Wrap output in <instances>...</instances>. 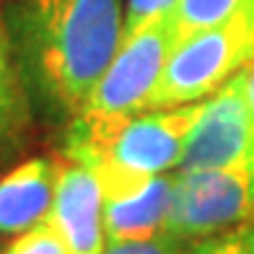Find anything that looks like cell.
Here are the masks:
<instances>
[{"mask_svg": "<svg viewBox=\"0 0 254 254\" xmlns=\"http://www.w3.org/2000/svg\"><path fill=\"white\" fill-rule=\"evenodd\" d=\"M5 21L26 91L70 120L122 42L125 0H21Z\"/></svg>", "mask_w": 254, "mask_h": 254, "instance_id": "1", "label": "cell"}, {"mask_svg": "<svg viewBox=\"0 0 254 254\" xmlns=\"http://www.w3.org/2000/svg\"><path fill=\"white\" fill-rule=\"evenodd\" d=\"M200 104L174 109H143L135 114H86L70 117L65 158L88 166L96 177L132 174L156 177L177 169Z\"/></svg>", "mask_w": 254, "mask_h": 254, "instance_id": "2", "label": "cell"}, {"mask_svg": "<svg viewBox=\"0 0 254 254\" xmlns=\"http://www.w3.org/2000/svg\"><path fill=\"white\" fill-rule=\"evenodd\" d=\"M254 60V0L223 24L174 44L145 109H174L213 96Z\"/></svg>", "mask_w": 254, "mask_h": 254, "instance_id": "3", "label": "cell"}, {"mask_svg": "<svg viewBox=\"0 0 254 254\" xmlns=\"http://www.w3.org/2000/svg\"><path fill=\"white\" fill-rule=\"evenodd\" d=\"M254 218V166L200 169L174 174V200L166 234L202 241L236 231Z\"/></svg>", "mask_w": 254, "mask_h": 254, "instance_id": "4", "label": "cell"}, {"mask_svg": "<svg viewBox=\"0 0 254 254\" xmlns=\"http://www.w3.org/2000/svg\"><path fill=\"white\" fill-rule=\"evenodd\" d=\"M174 16H158L120 42L112 63L91 88L80 112L86 114H135L143 112L164 65L177 44Z\"/></svg>", "mask_w": 254, "mask_h": 254, "instance_id": "5", "label": "cell"}, {"mask_svg": "<svg viewBox=\"0 0 254 254\" xmlns=\"http://www.w3.org/2000/svg\"><path fill=\"white\" fill-rule=\"evenodd\" d=\"M254 166V112L247 99L244 70L200 104L174 171Z\"/></svg>", "mask_w": 254, "mask_h": 254, "instance_id": "6", "label": "cell"}, {"mask_svg": "<svg viewBox=\"0 0 254 254\" xmlns=\"http://www.w3.org/2000/svg\"><path fill=\"white\" fill-rule=\"evenodd\" d=\"M96 179L104 190L107 241L151 239L166 228L174 200V174H104Z\"/></svg>", "mask_w": 254, "mask_h": 254, "instance_id": "7", "label": "cell"}, {"mask_svg": "<svg viewBox=\"0 0 254 254\" xmlns=\"http://www.w3.org/2000/svg\"><path fill=\"white\" fill-rule=\"evenodd\" d=\"M47 223L60 234L70 254H101L107 247L104 190L96 174L78 161H57V179Z\"/></svg>", "mask_w": 254, "mask_h": 254, "instance_id": "8", "label": "cell"}, {"mask_svg": "<svg viewBox=\"0 0 254 254\" xmlns=\"http://www.w3.org/2000/svg\"><path fill=\"white\" fill-rule=\"evenodd\" d=\"M57 161L29 158L0 177V234L18 236L47 221Z\"/></svg>", "mask_w": 254, "mask_h": 254, "instance_id": "9", "label": "cell"}, {"mask_svg": "<svg viewBox=\"0 0 254 254\" xmlns=\"http://www.w3.org/2000/svg\"><path fill=\"white\" fill-rule=\"evenodd\" d=\"M24 107H26V86L24 78H21L5 13L0 10V153L13 140L18 125L24 120Z\"/></svg>", "mask_w": 254, "mask_h": 254, "instance_id": "10", "label": "cell"}, {"mask_svg": "<svg viewBox=\"0 0 254 254\" xmlns=\"http://www.w3.org/2000/svg\"><path fill=\"white\" fill-rule=\"evenodd\" d=\"M252 0H177V8L171 13L174 16V26H177V37L184 39L194 31L223 24L226 18L239 13Z\"/></svg>", "mask_w": 254, "mask_h": 254, "instance_id": "11", "label": "cell"}, {"mask_svg": "<svg viewBox=\"0 0 254 254\" xmlns=\"http://www.w3.org/2000/svg\"><path fill=\"white\" fill-rule=\"evenodd\" d=\"M0 254H70L60 234L44 221L26 234H18Z\"/></svg>", "mask_w": 254, "mask_h": 254, "instance_id": "12", "label": "cell"}, {"mask_svg": "<svg viewBox=\"0 0 254 254\" xmlns=\"http://www.w3.org/2000/svg\"><path fill=\"white\" fill-rule=\"evenodd\" d=\"M192 244L182 241L177 236L161 234L151 236V239H135V241H107L101 254H190Z\"/></svg>", "mask_w": 254, "mask_h": 254, "instance_id": "13", "label": "cell"}, {"mask_svg": "<svg viewBox=\"0 0 254 254\" xmlns=\"http://www.w3.org/2000/svg\"><path fill=\"white\" fill-rule=\"evenodd\" d=\"M177 0H125V29L122 39L130 37L132 31L145 26L148 21H153L158 16L174 13Z\"/></svg>", "mask_w": 254, "mask_h": 254, "instance_id": "14", "label": "cell"}, {"mask_svg": "<svg viewBox=\"0 0 254 254\" xmlns=\"http://www.w3.org/2000/svg\"><path fill=\"white\" fill-rule=\"evenodd\" d=\"M190 254H247L244 252V241H241V228L236 231H226L210 239L194 241Z\"/></svg>", "mask_w": 254, "mask_h": 254, "instance_id": "15", "label": "cell"}, {"mask_svg": "<svg viewBox=\"0 0 254 254\" xmlns=\"http://www.w3.org/2000/svg\"><path fill=\"white\" fill-rule=\"evenodd\" d=\"M241 241H244V252L254 254V218L247 226H241Z\"/></svg>", "mask_w": 254, "mask_h": 254, "instance_id": "16", "label": "cell"}, {"mask_svg": "<svg viewBox=\"0 0 254 254\" xmlns=\"http://www.w3.org/2000/svg\"><path fill=\"white\" fill-rule=\"evenodd\" d=\"M244 86H247V99H249V107L254 112V60L249 63V67L244 70Z\"/></svg>", "mask_w": 254, "mask_h": 254, "instance_id": "17", "label": "cell"}]
</instances>
